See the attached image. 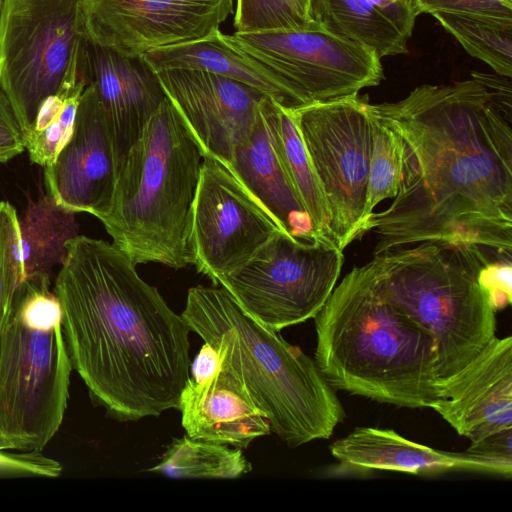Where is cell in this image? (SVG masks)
I'll list each match as a JSON object with an SVG mask.
<instances>
[{
    "instance_id": "cell-1",
    "label": "cell",
    "mask_w": 512,
    "mask_h": 512,
    "mask_svg": "<svg viewBox=\"0 0 512 512\" xmlns=\"http://www.w3.org/2000/svg\"><path fill=\"white\" fill-rule=\"evenodd\" d=\"M370 107L403 142L398 193L368 220L373 254L454 241L511 255L512 121L486 88L423 84Z\"/></svg>"
},
{
    "instance_id": "cell-2",
    "label": "cell",
    "mask_w": 512,
    "mask_h": 512,
    "mask_svg": "<svg viewBox=\"0 0 512 512\" xmlns=\"http://www.w3.org/2000/svg\"><path fill=\"white\" fill-rule=\"evenodd\" d=\"M53 291L72 369L115 420L177 409L190 378L191 332L113 243L77 235Z\"/></svg>"
},
{
    "instance_id": "cell-3",
    "label": "cell",
    "mask_w": 512,
    "mask_h": 512,
    "mask_svg": "<svg viewBox=\"0 0 512 512\" xmlns=\"http://www.w3.org/2000/svg\"><path fill=\"white\" fill-rule=\"evenodd\" d=\"M314 320V360L335 390L412 409L439 398L435 342L384 296L371 261L345 275Z\"/></svg>"
},
{
    "instance_id": "cell-4",
    "label": "cell",
    "mask_w": 512,
    "mask_h": 512,
    "mask_svg": "<svg viewBox=\"0 0 512 512\" xmlns=\"http://www.w3.org/2000/svg\"><path fill=\"white\" fill-rule=\"evenodd\" d=\"M247 387L274 432L296 448L328 439L346 414L314 359L248 315L223 287L189 289L181 314Z\"/></svg>"
},
{
    "instance_id": "cell-5",
    "label": "cell",
    "mask_w": 512,
    "mask_h": 512,
    "mask_svg": "<svg viewBox=\"0 0 512 512\" xmlns=\"http://www.w3.org/2000/svg\"><path fill=\"white\" fill-rule=\"evenodd\" d=\"M202 155L166 97L125 154L100 220L133 264L186 267L187 225Z\"/></svg>"
},
{
    "instance_id": "cell-6",
    "label": "cell",
    "mask_w": 512,
    "mask_h": 512,
    "mask_svg": "<svg viewBox=\"0 0 512 512\" xmlns=\"http://www.w3.org/2000/svg\"><path fill=\"white\" fill-rule=\"evenodd\" d=\"M499 255L507 254L467 242L426 241L371 260L384 296L433 338L439 385L496 337V311L479 274Z\"/></svg>"
},
{
    "instance_id": "cell-7",
    "label": "cell",
    "mask_w": 512,
    "mask_h": 512,
    "mask_svg": "<svg viewBox=\"0 0 512 512\" xmlns=\"http://www.w3.org/2000/svg\"><path fill=\"white\" fill-rule=\"evenodd\" d=\"M50 276L22 282L0 337V450L42 452L69 399L71 361Z\"/></svg>"
},
{
    "instance_id": "cell-8",
    "label": "cell",
    "mask_w": 512,
    "mask_h": 512,
    "mask_svg": "<svg viewBox=\"0 0 512 512\" xmlns=\"http://www.w3.org/2000/svg\"><path fill=\"white\" fill-rule=\"evenodd\" d=\"M85 41L83 0L2 1L0 88L25 135L79 64Z\"/></svg>"
},
{
    "instance_id": "cell-9",
    "label": "cell",
    "mask_w": 512,
    "mask_h": 512,
    "mask_svg": "<svg viewBox=\"0 0 512 512\" xmlns=\"http://www.w3.org/2000/svg\"><path fill=\"white\" fill-rule=\"evenodd\" d=\"M343 263V251L331 242L302 241L278 231L218 285L248 315L280 331L318 314Z\"/></svg>"
},
{
    "instance_id": "cell-10",
    "label": "cell",
    "mask_w": 512,
    "mask_h": 512,
    "mask_svg": "<svg viewBox=\"0 0 512 512\" xmlns=\"http://www.w3.org/2000/svg\"><path fill=\"white\" fill-rule=\"evenodd\" d=\"M368 103L356 94L291 109L327 204L330 239L341 251L367 232Z\"/></svg>"
},
{
    "instance_id": "cell-11",
    "label": "cell",
    "mask_w": 512,
    "mask_h": 512,
    "mask_svg": "<svg viewBox=\"0 0 512 512\" xmlns=\"http://www.w3.org/2000/svg\"><path fill=\"white\" fill-rule=\"evenodd\" d=\"M224 38L283 78L301 107L359 94L384 77L381 58L372 49L316 22L297 29L235 32Z\"/></svg>"
},
{
    "instance_id": "cell-12",
    "label": "cell",
    "mask_w": 512,
    "mask_h": 512,
    "mask_svg": "<svg viewBox=\"0 0 512 512\" xmlns=\"http://www.w3.org/2000/svg\"><path fill=\"white\" fill-rule=\"evenodd\" d=\"M278 231L273 219L220 162L203 158L187 225L188 262L215 286Z\"/></svg>"
},
{
    "instance_id": "cell-13",
    "label": "cell",
    "mask_w": 512,
    "mask_h": 512,
    "mask_svg": "<svg viewBox=\"0 0 512 512\" xmlns=\"http://www.w3.org/2000/svg\"><path fill=\"white\" fill-rule=\"evenodd\" d=\"M234 0H83L86 37L128 56L205 39Z\"/></svg>"
},
{
    "instance_id": "cell-14",
    "label": "cell",
    "mask_w": 512,
    "mask_h": 512,
    "mask_svg": "<svg viewBox=\"0 0 512 512\" xmlns=\"http://www.w3.org/2000/svg\"><path fill=\"white\" fill-rule=\"evenodd\" d=\"M156 73L202 157L227 166L235 147L255 124L266 95L207 71L167 69Z\"/></svg>"
},
{
    "instance_id": "cell-15",
    "label": "cell",
    "mask_w": 512,
    "mask_h": 512,
    "mask_svg": "<svg viewBox=\"0 0 512 512\" xmlns=\"http://www.w3.org/2000/svg\"><path fill=\"white\" fill-rule=\"evenodd\" d=\"M120 166L106 112L93 86L87 85L69 141L44 168L48 194L69 211L102 220L111 208Z\"/></svg>"
},
{
    "instance_id": "cell-16",
    "label": "cell",
    "mask_w": 512,
    "mask_h": 512,
    "mask_svg": "<svg viewBox=\"0 0 512 512\" xmlns=\"http://www.w3.org/2000/svg\"><path fill=\"white\" fill-rule=\"evenodd\" d=\"M430 408L472 444L512 429V337H495L440 384Z\"/></svg>"
},
{
    "instance_id": "cell-17",
    "label": "cell",
    "mask_w": 512,
    "mask_h": 512,
    "mask_svg": "<svg viewBox=\"0 0 512 512\" xmlns=\"http://www.w3.org/2000/svg\"><path fill=\"white\" fill-rule=\"evenodd\" d=\"M83 78L106 112L122 160L165 100L157 73L142 55L128 56L86 38Z\"/></svg>"
},
{
    "instance_id": "cell-18",
    "label": "cell",
    "mask_w": 512,
    "mask_h": 512,
    "mask_svg": "<svg viewBox=\"0 0 512 512\" xmlns=\"http://www.w3.org/2000/svg\"><path fill=\"white\" fill-rule=\"evenodd\" d=\"M341 467L434 475L468 471L511 478L512 457L447 452L411 441L392 429L357 427L330 445Z\"/></svg>"
},
{
    "instance_id": "cell-19",
    "label": "cell",
    "mask_w": 512,
    "mask_h": 512,
    "mask_svg": "<svg viewBox=\"0 0 512 512\" xmlns=\"http://www.w3.org/2000/svg\"><path fill=\"white\" fill-rule=\"evenodd\" d=\"M266 97L261 101L255 124L235 147L232 159L225 167L282 232L302 241L323 240L317 234L280 157L265 108Z\"/></svg>"
},
{
    "instance_id": "cell-20",
    "label": "cell",
    "mask_w": 512,
    "mask_h": 512,
    "mask_svg": "<svg viewBox=\"0 0 512 512\" xmlns=\"http://www.w3.org/2000/svg\"><path fill=\"white\" fill-rule=\"evenodd\" d=\"M177 409L186 435L193 439L243 449L271 432L245 384L223 367L200 383L189 378Z\"/></svg>"
},
{
    "instance_id": "cell-21",
    "label": "cell",
    "mask_w": 512,
    "mask_h": 512,
    "mask_svg": "<svg viewBox=\"0 0 512 512\" xmlns=\"http://www.w3.org/2000/svg\"><path fill=\"white\" fill-rule=\"evenodd\" d=\"M310 15L332 33L383 58L408 52L420 14L413 0H311Z\"/></svg>"
},
{
    "instance_id": "cell-22",
    "label": "cell",
    "mask_w": 512,
    "mask_h": 512,
    "mask_svg": "<svg viewBox=\"0 0 512 512\" xmlns=\"http://www.w3.org/2000/svg\"><path fill=\"white\" fill-rule=\"evenodd\" d=\"M142 56L155 72L167 69L207 71L254 87L284 108L301 107L283 78L229 44L220 30L205 39L155 49Z\"/></svg>"
},
{
    "instance_id": "cell-23",
    "label": "cell",
    "mask_w": 512,
    "mask_h": 512,
    "mask_svg": "<svg viewBox=\"0 0 512 512\" xmlns=\"http://www.w3.org/2000/svg\"><path fill=\"white\" fill-rule=\"evenodd\" d=\"M78 235L75 213L48 194L28 204L13 237V256L19 285L27 278L50 276L67 257L66 244Z\"/></svg>"
},
{
    "instance_id": "cell-24",
    "label": "cell",
    "mask_w": 512,
    "mask_h": 512,
    "mask_svg": "<svg viewBox=\"0 0 512 512\" xmlns=\"http://www.w3.org/2000/svg\"><path fill=\"white\" fill-rule=\"evenodd\" d=\"M265 108L286 172L320 238L331 242L327 204L291 109L265 98ZM333 244V243H332Z\"/></svg>"
},
{
    "instance_id": "cell-25",
    "label": "cell",
    "mask_w": 512,
    "mask_h": 512,
    "mask_svg": "<svg viewBox=\"0 0 512 512\" xmlns=\"http://www.w3.org/2000/svg\"><path fill=\"white\" fill-rule=\"evenodd\" d=\"M251 469L240 448L185 435L173 439L161 461L148 471L175 479H235Z\"/></svg>"
},
{
    "instance_id": "cell-26",
    "label": "cell",
    "mask_w": 512,
    "mask_h": 512,
    "mask_svg": "<svg viewBox=\"0 0 512 512\" xmlns=\"http://www.w3.org/2000/svg\"><path fill=\"white\" fill-rule=\"evenodd\" d=\"M370 129V159L365 219L383 200L394 198L399 190L403 169V142L367 105Z\"/></svg>"
},
{
    "instance_id": "cell-27",
    "label": "cell",
    "mask_w": 512,
    "mask_h": 512,
    "mask_svg": "<svg viewBox=\"0 0 512 512\" xmlns=\"http://www.w3.org/2000/svg\"><path fill=\"white\" fill-rule=\"evenodd\" d=\"M432 16L469 55L488 64L495 73L512 77V27L448 12Z\"/></svg>"
},
{
    "instance_id": "cell-28",
    "label": "cell",
    "mask_w": 512,
    "mask_h": 512,
    "mask_svg": "<svg viewBox=\"0 0 512 512\" xmlns=\"http://www.w3.org/2000/svg\"><path fill=\"white\" fill-rule=\"evenodd\" d=\"M312 23L298 13L290 0H236L234 27L238 33L297 29Z\"/></svg>"
},
{
    "instance_id": "cell-29",
    "label": "cell",
    "mask_w": 512,
    "mask_h": 512,
    "mask_svg": "<svg viewBox=\"0 0 512 512\" xmlns=\"http://www.w3.org/2000/svg\"><path fill=\"white\" fill-rule=\"evenodd\" d=\"M85 87L86 84L80 82L72 90L60 115L52 124L43 130L31 131L25 135L26 150L31 162L45 168L55 161L72 135L77 108Z\"/></svg>"
},
{
    "instance_id": "cell-30",
    "label": "cell",
    "mask_w": 512,
    "mask_h": 512,
    "mask_svg": "<svg viewBox=\"0 0 512 512\" xmlns=\"http://www.w3.org/2000/svg\"><path fill=\"white\" fill-rule=\"evenodd\" d=\"M18 223L15 208L0 201V337L12 313L19 282L13 256V237Z\"/></svg>"
},
{
    "instance_id": "cell-31",
    "label": "cell",
    "mask_w": 512,
    "mask_h": 512,
    "mask_svg": "<svg viewBox=\"0 0 512 512\" xmlns=\"http://www.w3.org/2000/svg\"><path fill=\"white\" fill-rule=\"evenodd\" d=\"M419 12H448L512 27V0H413Z\"/></svg>"
},
{
    "instance_id": "cell-32",
    "label": "cell",
    "mask_w": 512,
    "mask_h": 512,
    "mask_svg": "<svg viewBox=\"0 0 512 512\" xmlns=\"http://www.w3.org/2000/svg\"><path fill=\"white\" fill-rule=\"evenodd\" d=\"M62 465L42 452H8L0 450V478L48 477L62 473Z\"/></svg>"
},
{
    "instance_id": "cell-33",
    "label": "cell",
    "mask_w": 512,
    "mask_h": 512,
    "mask_svg": "<svg viewBox=\"0 0 512 512\" xmlns=\"http://www.w3.org/2000/svg\"><path fill=\"white\" fill-rule=\"evenodd\" d=\"M479 281L495 311L509 306L512 300L511 255L491 258L482 267Z\"/></svg>"
},
{
    "instance_id": "cell-34",
    "label": "cell",
    "mask_w": 512,
    "mask_h": 512,
    "mask_svg": "<svg viewBox=\"0 0 512 512\" xmlns=\"http://www.w3.org/2000/svg\"><path fill=\"white\" fill-rule=\"evenodd\" d=\"M25 149V134L9 99L0 88V163L8 162Z\"/></svg>"
},
{
    "instance_id": "cell-35",
    "label": "cell",
    "mask_w": 512,
    "mask_h": 512,
    "mask_svg": "<svg viewBox=\"0 0 512 512\" xmlns=\"http://www.w3.org/2000/svg\"><path fill=\"white\" fill-rule=\"evenodd\" d=\"M471 78L486 88L495 105L512 121L511 78L497 73L482 72H472Z\"/></svg>"
},
{
    "instance_id": "cell-36",
    "label": "cell",
    "mask_w": 512,
    "mask_h": 512,
    "mask_svg": "<svg viewBox=\"0 0 512 512\" xmlns=\"http://www.w3.org/2000/svg\"><path fill=\"white\" fill-rule=\"evenodd\" d=\"M221 368V358L218 351L204 342L201 350L191 364V379L200 383L213 376Z\"/></svg>"
},
{
    "instance_id": "cell-37",
    "label": "cell",
    "mask_w": 512,
    "mask_h": 512,
    "mask_svg": "<svg viewBox=\"0 0 512 512\" xmlns=\"http://www.w3.org/2000/svg\"><path fill=\"white\" fill-rule=\"evenodd\" d=\"M298 13L308 22H314L310 15L311 0H290Z\"/></svg>"
},
{
    "instance_id": "cell-38",
    "label": "cell",
    "mask_w": 512,
    "mask_h": 512,
    "mask_svg": "<svg viewBox=\"0 0 512 512\" xmlns=\"http://www.w3.org/2000/svg\"><path fill=\"white\" fill-rule=\"evenodd\" d=\"M2 1L3 0H0V12H1V7H2Z\"/></svg>"
}]
</instances>
